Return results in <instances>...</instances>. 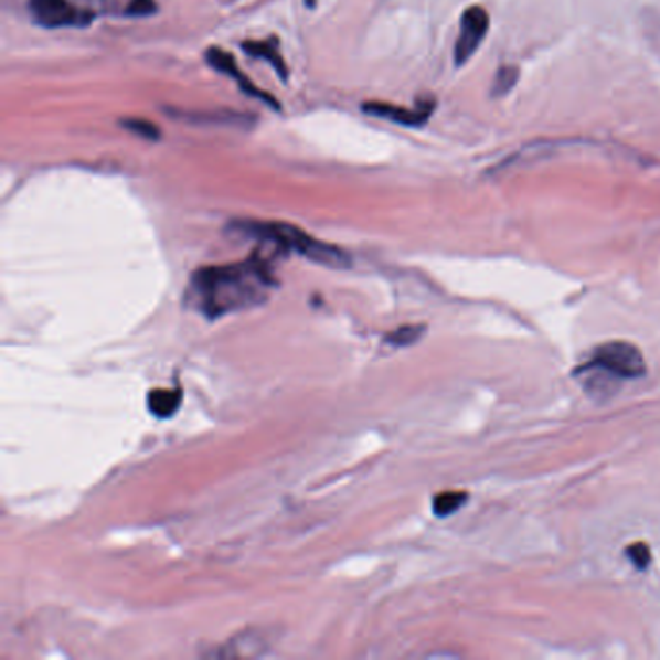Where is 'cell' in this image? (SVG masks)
Masks as SVG:
<instances>
[{"instance_id": "cell-1", "label": "cell", "mask_w": 660, "mask_h": 660, "mask_svg": "<svg viewBox=\"0 0 660 660\" xmlns=\"http://www.w3.org/2000/svg\"><path fill=\"white\" fill-rule=\"evenodd\" d=\"M272 285L268 266L254 258L233 266L200 269L192 277L190 289L200 312L207 318H220L264 302Z\"/></svg>"}, {"instance_id": "cell-2", "label": "cell", "mask_w": 660, "mask_h": 660, "mask_svg": "<svg viewBox=\"0 0 660 660\" xmlns=\"http://www.w3.org/2000/svg\"><path fill=\"white\" fill-rule=\"evenodd\" d=\"M233 227L241 231L243 235L277 244L285 251L297 252L300 256L326 268L343 269L351 266V256L345 251H341L333 244L322 243L305 231H300L299 227H292L287 223L243 221V223H235Z\"/></svg>"}, {"instance_id": "cell-3", "label": "cell", "mask_w": 660, "mask_h": 660, "mask_svg": "<svg viewBox=\"0 0 660 660\" xmlns=\"http://www.w3.org/2000/svg\"><path fill=\"white\" fill-rule=\"evenodd\" d=\"M587 369H598L618 377V380H634L645 374V359L641 351L626 341H610L597 347Z\"/></svg>"}, {"instance_id": "cell-4", "label": "cell", "mask_w": 660, "mask_h": 660, "mask_svg": "<svg viewBox=\"0 0 660 660\" xmlns=\"http://www.w3.org/2000/svg\"><path fill=\"white\" fill-rule=\"evenodd\" d=\"M33 22L41 28H86L94 22L89 10L74 7L71 0H30Z\"/></svg>"}, {"instance_id": "cell-5", "label": "cell", "mask_w": 660, "mask_h": 660, "mask_svg": "<svg viewBox=\"0 0 660 660\" xmlns=\"http://www.w3.org/2000/svg\"><path fill=\"white\" fill-rule=\"evenodd\" d=\"M490 28V18L482 7H471L464 12L459 35H457L456 49H454V61L456 66H464L471 58L480 43L487 38Z\"/></svg>"}, {"instance_id": "cell-6", "label": "cell", "mask_w": 660, "mask_h": 660, "mask_svg": "<svg viewBox=\"0 0 660 660\" xmlns=\"http://www.w3.org/2000/svg\"><path fill=\"white\" fill-rule=\"evenodd\" d=\"M362 110L372 117H382L397 123L402 126H423L426 120L430 118L434 110L433 99L428 102L418 103L415 109H405V107H397V105H390V103H364Z\"/></svg>"}, {"instance_id": "cell-7", "label": "cell", "mask_w": 660, "mask_h": 660, "mask_svg": "<svg viewBox=\"0 0 660 660\" xmlns=\"http://www.w3.org/2000/svg\"><path fill=\"white\" fill-rule=\"evenodd\" d=\"M205 61L212 66L213 71L221 72V74H225V76L235 78L244 94L252 95V97H258L259 102L266 103L272 109H281V105H279L274 97H269V94H266V92H259L258 87L252 86L251 79L244 78L243 72L238 71V66H236L235 58L228 55V53H225L223 49H210V51L205 53Z\"/></svg>"}, {"instance_id": "cell-8", "label": "cell", "mask_w": 660, "mask_h": 660, "mask_svg": "<svg viewBox=\"0 0 660 660\" xmlns=\"http://www.w3.org/2000/svg\"><path fill=\"white\" fill-rule=\"evenodd\" d=\"M243 49L246 55L268 61V63L276 68L277 74H279L281 78L287 79V76H289L287 64H285L281 53H279V45H277L276 40L246 41V43H243Z\"/></svg>"}, {"instance_id": "cell-9", "label": "cell", "mask_w": 660, "mask_h": 660, "mask_svg": "<svg viewBox=\"0 0 660 660\" xmlns=\"http://www.w3.org/2000/svg\"><path fill=\"white\" fill-rule=\"evenodd\" d=\"M182 403L181 390H153L148 397L151 415L159 418L173 417Z\"/></svg>"}, {"instance_id": "cell-10", "label": "cell", "mask_w": 660, "mask_h": 660, "mask_svg": "<svg viewBox=\"0 0 660 660\" xmlns=\"http://www.w3.org/2000/svg\"><path fill=\"white\" fill-rule=\"evenodd\" d=\"M174 117L184 118L190 123H217V125L244 126L251 123L248 115L243 113H231V110H217V113H173Z\"/></svg>"}, {"instance_id": "cell-11", "label": "cell", "mask_w": 660, "mask_h": 660, "mask_svg": "<svg viewBox=\"0 0 660 660\" xmlns=\"http://www.w3.org/2000/svg\"><path fill=\"white\" fill-rule=\"evenodd\" d=\"M467 492H459V490H451V492H441V494L434 498V513L438 518H448L451 513H456L465 502H467Z\"/></svg>"}, {"instance_id": "cell-12", "label": "cell", "mask_w": 660, "mask_h": 660, "mask_svg": "<svg viewBox=\"0 0 660 660\" xmlns=\"http://www.w3.org/2000/svg\"><path fill=\"white\" fill-rule=\"evenodd\" d=\"M120 125L126 130L142 136V138L150 140V142H158L159 138H161V130H159L158 125H153V123L146 120V118H123Z\"/></svg>"}, {"instance_id": "cell-13", "label": "cell", "mask_w": 660, "mask_h": 660, "mask_svg": "<svg viewBox=\"0 0 660 660\" xmlns=\"http://www.w3.org/2000/svg\"><path fill=\"white\" fill-rule=\"evenodd\" d=\"M519 68L518 66H500V71L496 74L494 86H492V95L494 97H502L508 94L511 87L518 84Z\"/></svg>"}, {"instance_id": "cell-14", "label": "cell", "mask_w": 660, "mask_h": 660, "mask_svg": "<svg viewBox=\"0 0 660 660\" xmlns=\"http://www.w3.org/2000/svg\"><path fill=\"white\" fill-rule=\"evenodd\" d=\"M423 331H425V326H405V328L392 331L385 341L395 347H409L423 338Z\"/></svg>"}, {"instance_id": "cell-15", "label": "cell", "mask_w": 660, "mask_h": 660, "mask_svg": "<svg viewBox=\"0 0 660 660\" xmlns=\"http://www.w3.org/2000/svg\"><path fill=\"white\" fill-rule=\"evenodd\" d=\"M158 12V2L156 0H130L126 7V17L146 18Z\"/></svg>"}, {"instance_id": "cell-16", "label": "cell", "mask_w": 660, "mask_h": 660, "mask_svg": "<svg viewBox=\"0 0 660 660\" xmlns=\"http://www.w3.org/2000/svg\"><path fill=\"white\" fill-rule=\"evenodd\" d=\"M628 558L631 560V564L637 567V569H645V567L649 566V562H651V551H649V546L645 543H636L628 546Z\"/></svg>"}, {"instance_id": "cell-17", "label": "cell", "mask_w": 660, "mask_h": 660, "mask_svg": "<svg viewBox=\"0 0 660 660\" xmlns=\"http://www.w3.org/2000/svg\"><path fill=\"white\" fill-rule=\"evenodd\" d=\"M307 2V7H316V0H305Z\"/></svg>"}]
</instances>
